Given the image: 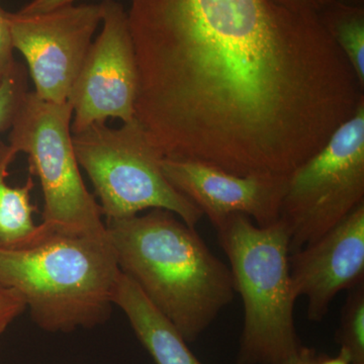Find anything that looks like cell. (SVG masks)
<instances>
[{
  "label": "cell",
  "instance_id": "obj_1",
  "mask_svg": "<svg viewBox=\"0 0 364 364\" xmlns=\"http://www.w3.org/2000/svg\"><path fill=\"white\" fill-rule=\"evenodd\" d=\"M135 117L165 158L289 176L364 102L318 20L273 0H131Z\"/></svg>",
  "mask_w": 364,
  "mask_h": 364
},
{
  "label": "cell",
  "instance_id": "obj_2",
  "mask_svg": "<svg viewBox=\"0 0 364 364\" xmlns=\"http://www.w3.org/2000/svg\"><path fill=\"white\" fill-rule=\"evenodd\" d=\"M117 265L188 343L207 331L233 301L231 269L212 252L195 227L153 208L145 215L107 220Z\"/></svg>",
  "mask_w": 364,
  "mask_h": 364
},
{
  "label": "cell",
  "instance_id": "obj_3",
  "mask_svg": "<svg viewBox=\"0 0 364 364\" xmlns=\"http://www.w3.org/2000/svg\"><path fill=\"white\" fill-rule=\"evenodd\" d=\"M119 273L107 236L52 234L31 247L0 249V284L20 294L33 323L46 332L105 324Z\"/></svg>",
  "mask_w": 364,
  "mask_h": 364
},
{
  "label": "cell",
  "instance_id": "obj_4",
  "mask_svg": "<svg viewBox=\"0 0 364 364\" xmlns=\"http://www.w3.org/2000/svg\"><path fill=\"white\" fill-rule=\"evenodd\" d=\"M230 262L244 322L237 364H275L301 346L294 322L298 298L291 279V238L279 220L257 226L247 215L226 218L214 227Z\"/></svg>",
  "mask_w": 364,
  "mask_h": 364
},
{
  "label": "cell",
  "instance_id": "obj_5",
  "mask_svg": "<svg viewBox=\"0 0 364 364\" xmlns=\"http://www.w3.org/2000/svg\"><path fill=\"white\" fill-rule=\"evenodd\" d=\"M79 166L87 174L107 220H122L153 208L173 213L196 227L203 215L176 191L161 169L162 153L138 119L112 129L95 123L72 134Z\"/></svg>",
  "mask_w": 364,
  "mask_h": 364
},
{
  "label": "cell",
  "instance_id": "obj_6",
  "mask_svg": "<svg viewBox=\"0 0 364 364\" xmlns=\"http://www.w3.org/2000/svg\"><path fill=\"white\" fill-rule=\"evenodd\" d=\"M70 102H46L26 93L9 129V145L28 156L44 196L43 222L51 234L105 238L100 203L85 186L72 144Z\"/></svg>",
  "mask_w": 364,
  "mask_h": 364
},
{
  "label": "cell",
  "instance_id": "obj_7",
  "mask_svg": "<svg viewBox=\"0 0 364 364\" xmlns=\"http://www.w3.org/2000/svg\"><path fill=\"white\" fill-rule=\"evenodd\" d=\"M364 203V102L324 147L287 176L280 220L291 254Z\"/></svg>",
  "mask_w": 364,
  "mask_h": 364
},
{
  "label": "cell",
  "instance_id": "obj_8",
  "mask_svg": "<svg viewBox=\"0 0 364 364\" xmlns=\"http://www.w3.org/2000/svg\"><path fill=\"white\" fill-rule=\"evenodd\" d=\"M7 21L14 48L28 64L36 95L54 104L68 102L102 23V4H71L39 14L7 13Z\"/></svg>",
  "mask_w": 364,
  "mask_h": 364
},
{
  "label": "cell",
  "instance_id": "obj_9",
  "mask_svg": "<svg viewBox=\"0 0 364 364\" xmlns=\"http://www.w3.org/2000/svg\"><path fill=\"white\" fill-rule=\"evenodd\" d=\"M102 30L91 43L68 102L73 109L71 133L114 117L135 119L139 76L128 13L114 0H104Z\"/></svg>",
  "mask_w": 364,
  "mask_h": 364
},
{
  "label": "cell",
  "instance_id": "obj_10",
  "mask_svg": "<svg viewBox=\"0 0 364 364\" xmlns=\"http://www.w3.org/2000/svg\"><path fill=\"white\" fill-rule=\"evenodd\" d=\"M163 174L215 227L232 215H245L257 226L280 220L287 176L272 173L237 176L193 160H161Z\"/></svg>",
  "mask_w": 364,
  "mask_h": 364
},
{
  "label": "cell",
  "instance_id": "obj_11",
  "mask_svg": "<svg viewBox=\"0 0 364 364\" xmlns=\"http://www.w3.org/2000/svg\"><path fill=\"white\" fill-rule=\"evenodd\" d=\"M291 284L312 322L324 320L337 294L364 282V203L318 239L291 253Z\"/></svg>",
  "mask_w": 364,
  "mask_h": 364
},
{
  "label": "cell",
  "instance_id": "obj_12",
  "mask_svg": "<svg viewBox=\"0 0 364 364\" xmlns=\"http://www.w3.org/2000/svg\"><path fill=\"white\" fill-rule=\"evenodd\" d=\"M114 305L128 318L136 338L156 364H203L178 330L123 272L117 277Z\"/></svg>",
  "mask_w": 364,
  "mask_h": 364
},
{
  "label": "cell",
  "instance_id": "obj_13",
  "mask_svg": "<svg viewBox=\"0 0 364 364\" xmlns=\"http://www.w3.org/2000/svg\"><path fill=\"white\" fill-rule=\"evenodd\" d=\"M16 155L13 147L0 141V249L6 250L31 247L52 235L33 221L38 208L31 203V191L35 186L33 177L21 186L6 182Z\"/></svg>",
  "mask_w": 364,
  "mask_h": 364
},
{
  "label": "cell",
  "instance_id": "obj_14",
  "mask_svg": "<svg viewBox=\"0 0 364 364\" xmlns=\"http://www.w3.org/2000/svg\"><path fill=\"white\" fill-rule=\"evenodd\" d=\"M318 16L364 87V6L334 0Z\"/></svg>",
  "mask_w": 364,
  "mask_h": 364
},
{
  "label": "cell",
  "instance_id": "obj_15",
  "mask_svg": "<svg viewBox=\"0 0 364 364\" xmlns=\"http://www.w3.org/2000/svg\"><path fill=\"white\" fill-rule=\"evenodd\" d=\"M335 341L352 364H364V282L348 291Z\"/></svg>",
  "mask_w": 364,
  "mask_h": 364
},
{
  "label": "cell",
  "instance_id": "obj_16",
  "mask_svg": "<svg viewBox=\"0 0 364 364\" xmlns=\"http://www.w3.org/2000/svg\"><path fill=\"white\" fill-rule=\"evenodd\" d=\"M28 91V71L25 65L18 63L13 74L0 85V134L13 126Z\"/></svg>",
  "mask_w": 364,
  "mask_h": 364
},
{
  "label": "cell",
  "instance_id": "obj_17",
  "mask_svg": "<svg viewBox=\"0 0 364 364\" xmlns=\"http://www.w3.org/2000/svg\"><path fill=\"white\" fill-rule=\"evenodd\" d=\"M14 45L7 21V11L0 4V85L13 74L18 62L14 57Z\"/></svg>",
  "mask_w": 364,
  "mask_h": 364
},
{
  "label": "cell",
  "instance_id": "obj_18",
  "mask_svg": "<svg viewBox=\"0 0 364 364\" xmlns=\"http://www.w3.org/2000/svg\"><path fill=\"white\" fill-rule=\"evenodd\" d=\"M26 310L25 301L20 294L0 284V338Z\"/></svg>",
  "mask_w": 364,
  "mask_h": 364
},
{
  "label": "cell",
  "instance_id": "obj_19",
  "mask_svg": "<svg viewBox=\"0 0 364 364\" xmlns=\"http://www.w3.org/2000/svg\"><path fill=\"white\" fill-rule=\"evenodd\" d=\"M75 0H31L21 7L18 13L25 14H39L54 11L60 7L71 6Z\"/></svg>",
  "mask_w": 364,
  "mask_h": 364
},
{
  "label": "cell",
  "instance_id": "obj_20",
  "mask_svg": "<svg viewBox=\"0 0 364 364\" xmlns=\"http://www.w3.org/2000/svg\"><path fill=\"white\" fill-rule=\"evenodd\" d=\"M273 1L294 11H309V13L318 14L334 0H273Z\"/></svg>",
  "mask_w": 364,
  "mask_h": 364
},
{
  "label": "cell",
  "instance_id": "obj_21",
  "mask_svg": "<svg viewBox=\"0 0 364 364\" xmlns=\"http://www.w3.org/2000/svg\"><path fill=\"white\" fill-rule=\"evenodd\" d=\"M317 355V352L313 348H309V347L301 345L298 351L275 364H314Z\"/></svg>",
  "mask_w": 364,
  "mask_h": 364
},
{
  "label": "cell",
  "instance_id": "obj_22",
  "mask_svg": "<svg viewBox=\"0 0 364 364\" xmlns=\"http://www.w3.org/2000/svg\"><path fill=\"white\" fill-rule=\"evenodd\" d=\"M314 364H352L342 354H337L335 356L317 355Z\"/></svg>",
  "mask_w": 364,
  "mask_h": 364
},
{
  "label": "cell",
  "instance_id": "obj_23",
  "mask_svg": "<svg viewBox=\"0 0 364 364\" xmlns=\"http://www.w3.org/2000/svg\"><path fill=\"white\" fill-rule=\"evenodd\" d=\"M344 4H354V6H364V0H339Z\"/></svg>",
  "mask_w": 364,
  "mask_h": 364
}]
</instances>
